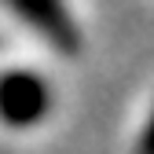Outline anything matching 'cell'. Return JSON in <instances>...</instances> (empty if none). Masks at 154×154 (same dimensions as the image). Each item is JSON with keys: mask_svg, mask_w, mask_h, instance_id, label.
I'll use <instances>...</instances> for the list:
<instances>
[{"mask_svg": "<svg viewBox=\"0 0 154 154\" xmlns=\"http://www.w3.org/2000/svg\"><path fill=\"white\" fill-rule=\"evenodd\" d=\"M51 110V85L33 70L0 73V121L8 128H33Z\"/></svg>", "mask_w": 154, "mask_h": 154, "instance_id": "obj_1", "label": "cell"}, {"mask_svg": "<svg viewBox=\"0 0 154 154\" xmlns=\"http://www.w3.org/2000/svg\"><path fill=\"white\" fill-rule=\"evenodd\" d=\"M15 18H22L29 29H37L55 51L73 55L81 48V29H77V18L70 15L66 0H0Z\"/></svg>", "mask_w": 154, "mask_h": 154, "instance_id": "obj_2", "label": "cell"}, {"mask_svg": "<svg viewBox=\"0 0 154 154\" xmlns=\"http://www.w3.org/2000/svg\"><path fill=\"white\" fill-rule=\"evenodd\" d=\"M136 154H154V110H150V118H147L140 140H136Z\"/></svg>", "mask_w": 154, "mask_h": 154, "instance_id": "obj_3", "label": "cell"}]
</instances>
